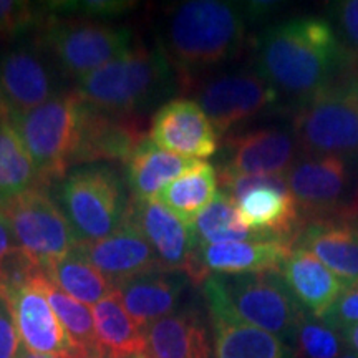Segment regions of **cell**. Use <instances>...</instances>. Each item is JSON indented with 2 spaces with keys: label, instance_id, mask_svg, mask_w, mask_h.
I'll use <instances>...</instances> for the list:
<instances>
[{
  "label": "cell",
  "instance_id": "1",
  "mask_svg": "<svg viewBox=\"0 0 358 358\" xmlns=\"http://www.w3.org/2000/svg\"><path fill=\"white\" fill-rule=\"evenodd\" d=\"M257 71L299 105L347 77L352 53L322 17H295L272 25L257 45Z\"/></svg>",
  "mask_w": 358,
  "mask_h": 358
},
{
  "label": "cell",
  "instance_id": "2",
  "mask_svg": "<svg viewBox=\"0 0 358 358\" xmlns=\"http://www.w3.org/2000/svg\"><path fill=\"white\" fill-rule=\"evenodd\" d=\"M248 10L222 0H189L163 20L159 48L171 64L179 87H194L196 75L224 64L243 48Z\"/></svg>",
  "mask_w": 358,
  "mask_h": 358
},
{
  "label": "cell",
  "instance_id": "3",
  "mask_svg": "<svg viewBox=\"0 0 358 358\" xmlns=\"http://www.w3.org/2000/svg\"><path fill=\"white\" fill-rule=\"evenodd\" d=\"M179 87L171 64L159 47L133 45L77 83L85 103L115 115L140 116Z\"/></svg>",
  "mask_w": 358,
  "mask_h": 358
},
{
  "label": "cell",
  "instance_id": "4",
  "mask_svg": "<svg viewBox=\"0 0 358 358\" xmlns=\"http://www.w3.org/2000/svg\"><path fill=\"white\" fill-rule=\"evenodd\" d=\"M34 34L65 78L77 83L133 47L128 27L78 15L47 12Z\"/></svg>",
  "mask_w": 358,
  "mask_h": 358
},
{
  "label": "cell",
  "instance_id": "5",
  "mask_svg": "<svg viewBox=\"0 0 358 358\" xmlns=\"http://www.w3.org/2000/svg\"><path fill=\"white\" fill-rule=\"evenodd\" d=\"M128 185L108 163L73 168L60 181L58 201L82 243L110 236L128 216Z\"/></svg>",
  "mask_w": 358,
  "mask_h": 358
},
{
  "label": "cell",
  "instance_id": "6",
  "mask_svg": "<svg viewBox=\"0 0 358 358\" xmlns=\"http://www.w3.org/2000/svg\"><path fill=\"white\" fill-rule=\"evenodd\" d=\"M82 105V98L70 90L38 108L8 116L34 161L42 189L62 181L73 169Z\"/></svg>",
  "mask_w": 358,
  "mask_h": 358
},
{
  "label": "cell",
  "instance_id": "7",
  "mask_svg": "<svg viewBox=\"0 0 358 358\" xmlns=\"http://www.w3.org/2000/svg\"><path fill=\"white\" fill-rule=\"evenodd\" d=\"M292 124L303 156H358V77L347 75L301 103Z\"/></svg>",
  "mask_w": 358,
  "mask_h": 358
},
{
  "label": "cell",
  "instance_id": "8",
  "mask_svg": "<svg viewBox=\"0 0 358 358\" xmlns=\"http://www.w3.org/2000/svg\"><path fill=\"white\" fill-rule=\"evenodd\" d=\"M285 181L307 222L355 216L358 209L357 156H302L285 173Z\"/></svg>",
  "mask_w": 358,
  "mask_h": 358
},
{
  "label": "cell",
  "instance_id": "9",
  "mask_svg": "<svg viewBox=\"0 0 358 358\" xmlns=\"http://www.w3.org/2000/svg\"><path fill=\"white\" fill-rule=\"evenodd\" d=\"M219 182L250 231L266 241L295 244L306 221L290 194L285 174L219 176Z\"/></svg>",
  "mask_w": 358,
  "mask_h": 358
},
{
  "label": "cell",
  "instance_id": "10",
  "mask_svg": "<svg viewBox=\"0 0 358 358\" xmlns=\"http://www.w3.org/2000/svg\"><path fill=\"white\" fill-rule=\"evenodd\" d=\"M217 280L227 303L241 320L292 348L303 308L280 272L217 275Z\"/></svg>",
  "mask_w": 358,
  "mask_h": 358
},
{
  "label": "cell",
  "instance_id": "11",
  "mask_svg": "<svg viewBox=\"0 0 358 358\" xmlns=\"http://www.w3.org/2000/svg\"><path fill=\"white\" fill-rule=\"evenodd\" d=\"M65 83V75L35 34L0 52V95L8 116L27 113L70 92Z\"/></svg>",
  "mask_w": 358,
  "mask_h": 358
},
{
  "label": "cell",
  "instance_id": "12",
  "mask_svg": "<svg viewBox=\"0 0 358 358\" xmlns=\"http://www.w3.org/2000/svg\"><path fill=\"white\" fill-rule=\"evenodd\" d=\"M2 209L17 244L32 254L43 271L82 243L60 206L42 187L17 196Z\"/></svg>",
  "mask_w": 358,
  "mask_h": 358
},
{
  "label": "cell",
  "instance_id": "13",
  "mask_svg": "<svg viewBox=\"0 0 358 358\" xmlns=\"http://www.w3.org/2000/svg\"><path fill=\"white\" fill-rule=\"evenodd\" d=\"M128 217L146 237L164 271L182 272L192 284H204L209 275L201 264V245L192 226L182 222L158 201L131 199Z\"/></svg>",
  "mask_w": 358,
  "mask_h": 358
},
{
  "label": "cell",
  "instance_id": "14",
  "mask_svg": "<svg viewBox=\"0 0 358 358\" xmlns=\"http://www.w3.org/2000/svg\"><path fill=\"white\" fill-rule=\"evenodd\" d=\"M277 100L279 92L259 71L243 70L206 80L198 87L196 103L217 134H224L271 108Z\"/></svg>",
  "mask_w": 358,
  "mask_h": 358
},
{
  "label": "cell",
  "instance_id": "15",
  "mask_svg": "<svg viewBox=\"0 0 358 358\" xmlns=\"http://www.w3.org/2000/svg\"><path fill=\"white\" fill-rule=\"evenodd\" d=\"M203 292L211 317L216 358H297L292 348L274 335L236 315L224 297L217 275L206 279Z\"/></svg>",
  "mask_w": 358,
  "mask_h": 358
},
{
  "label": "cell",
  "instance_id": "16",
  "mask_svg": "<svg viewBox=\"0 0 358 358\" xmlns=\"http://www.w3.org/2000/svg\"><path fill=\"white\" fill-rule=\"evenodd\" d=\"M145 138L140 116L108 113L83 101L73 168L113 161L127 163Z\"/></svg>",
  "mask_w": 358,
  "mask_h": 358
},
{
  "label": "cell",
  "instance_id": "17",
  "mask_svg": "<svg viewBox=\"0 0 358 358\" xmlns=\"http://www.w3.org/2000/svg\"><path fill=\"white\" fill-rule=\"evenodd\" d=\"M299 146L294 133L280 128H257L226 141L219 176L285 174L297 161Z\"/></svg>",
  "mask_w": 358,
  "mask_h": 358
},
{
  "label": "cell",
  "instance_id": "18",
  "mask_svg": "<svg viewBox=\"0 0 358 358\" xmlns=\"http://www.w3.org/2000/svg\"><path fill=\"white\" fill-rule=\"evenodd\" d=\"M148 138L161 150L189 159L211 158L219 146V134L196 101L176 98L156 110Z\"/></svg>",
  "mask_w": 358,
  "mask_h": 358
},
{
  "label": "cell",
  "instance_id": "19",
  "mask_svg": "<svg viewBox=\"0 0 358 358\" xmlns=\"http://www.w3.org/2000/svg\"><path fill=\"white\" fill-rule=\"evenodd\" d=\"M78 248L113 289L134 277L164 271L153 248L128 216L110 236L93 243H80Z\"/></svg>",
  "mask_w": 358,
  "mask_h": 358
},
{
  "label": "cell",
  "instance_id": "20",
  "mask_svg": "<svg viewBox=\"0 0 358 358\" xmlns=\"http://www.w3.org/2000/svg\"><path fill=\"white\" fill-rule=\"evenodd\" d=\"M40 277L27 287L7 294L22 345L37 355L77 358L69 334L40 287Z\"/></svg>",
  "mask_w": 358,
  "mask_h": 358
},
{
  "label": "cell",
  "instance_id": "21",
  "mask_svg": "<svg viewBox=\"0 0 358 358\" xmlns=\"http://www.w3.org/2000/svg\"><path fill=\"white\" fill-rule=\"evenodd\" d=\"M146 358H213L208 319L194 302L146 329Z\"/></svg>",
  "mask_w": 358,
  "mask_h": 358
},
{
  "label": "cell",
  "instance_id": "22",
  "mask_svg": "<svg viewBox=\"0 0 358 358\" xmlns=\"http://www.w3.org/2000/svg\"><path fill=\"white\" fill-rule=\"evenodd\" d=\"M189 284L191 279L182 272L155 271L123 282L115 290L131 319L146 330L182 306Z\"/></svg>",
  "mask_w": 358,
  "mask_h": 358
},
{
  "label": "cell",
  "instance_id": "23",
  "mask_svg": "<svg viewBox=\"0 0 358 358\" xmlns=\"http://www.w3.org/2000/svg\"><path fill=\"white\" fill-rule=\"evenodd\" d=\"M294 248L312 252L340 280H358V221L320 219L307 222Z\"/></svg>",
  "mask_w": 358,
  "mask_h": 358
},
{
  "label": "cell",
  "instance_id": "24",
  "mask_svg": "<svg viewBox=\"0 0 358 358\" xmlns=\"http://www.w3.org/2000/svg\"><path fill=\"white\" fill-rule=\"evenodd\" d=\"M294 245L280 241H239L201 248L199 257L206 274L245 275L280 272Z\"/></svg>",
  "mask_w": 358,
  "mask_h": 358
},
{
  "label": "cell",
  "instance_id": "25",
  "mask_svg": "<svg viewBox=\"0 0 358 358\" xmlns=\"http://www.w3.org/2000/svg\"><path fill=\"white\" fill-rule=\"evenodd\" d=\"M280 274L303 310L319 319L334 306L345 287V282L340 280L325 264L302 248L292 249Z\"/></svg>",
  "mask_w": 358,
  "mask_h": 358
},
{
  "label": "cell",
  "instance_id": "26",
  "mask_svg": "<svg viewBox=\"0 0 358 358\" xmlns=\"http://www.w3.org/2000/svg\"><path fill=\"white\" fill-rule=\"evenodd\" d=\"M198 159H189L171 151L161 150L150 138H145L124 166L127 185L131 199L153 201L174 179L196 166Z\"/></svg>",
  "mask_w": 358,
  "mask_h": 358
},
{
  "label": "cell",
  "instance_id": "27",
  "mask_svg": "<svg viewBox=\"0 0 358 358\" xmlns=\"http://www.w3.org/2000/svg\"><path fill=\"white\" fill-rule=\"evenodd\" d=\"M96 353L106 358H146V330L131 319L116 290L92 308Z\"/></svg>",
  "mask_w": 358,
  "mask_h": 358
},
{
  "label": "cell",
  "instance_id": "28",
  "mask_svg": "<svg viewBox=\"0 0 358 358\" xmlns=\"http://www.w3.org/2000/svg\"><path fill=\"white\" fill-rule=\"evenodd\" d=\"M217 182L216 168L204 161H198L194 168L169 182L153 201H158L182 222L192 226L196 217L217 196Z\"/></svg>",
  "mask_w": 358,
  "mask_h": 358
},
{
  "label": "cell",
  "instance_id": "29",
  "mask_svg": "<svg viewBox=\"0 0 358 358\" xmlns=\"http://www.w3.org/2000/svg\"><path fill=\"white\" fill-rule=\"evenodd\" d=\"M40 187L37 169L10 118L0 120V208Z\"/></svg>",
  "mask_w": 358,
  "mask_h": 358
},
{
  "label": "cell",
  "instance_id": "30",
  "mask_svg": "<svg viewBox=\"0 0 358 358\" xmlns=\"http://www.w3.org/2000/svg\"><path fill=\"white\" fill-rule=\"evenodd\" d=\"M45 274L58 289L85 306H95L115 290L101 272L85 257L80 248L48 266Z\"/></svg>",
  "mask_w": 358,
  "mask_h": 358
},
{
  "label": "cell",
  "instance_id": "31",
  "mask_svg": "<svg viewBox=\"0 0 358 358\" xmlns=\"http://www.w3.org/2000/svg\"><path fill=\"white\" fill-rule=\"evenodd\" d=\"M192 232L201 248L239 241H266L245 226L236 203L222 191H219L213 203L196 217Z\"/></svg>",
  "mask_w": 358,
  "mask_h": 358
},
{
  "label": "cell",
  "instance_id": "32",
  "mask_svg": "<svg viewBox=\"0 0 358 358\" xmlns=\"http://www.w3.org/2000/svg\"><path fill=\"white\" fill-rule=\"evenodd\" d=\"M43 294L47 295L48 302L57 313L58 320L64 325L77 352V358L96 353V335H95V320L93 312L85 303L75 301L64 290L58 289L53 282L43 274L38 280Z\"/></svg>",
  "mask_w": 358,
  "mask_h": 358
},
{
  "label": "cell",
  "instance_id": "33",
  "mask_svg": "<svg viewBox=\"0 0 358 358\" xmlns=\"http://www.w3.org/2000/svg\"><path fill=\"white\" fill-rule=\"evenodd\" d=\"M292 350L297 358H340L347 347L338 330L303 310Z\"/></svg>",
  "mask_w": 358,
  "mask_h": 358
},
{
  "label": "cell",
  "instance_id": "34",
  "mask_svg": "<svg viewBox=\"0 0 358 358\" xmlns=\"http://www.w3.org/2000/svg\"><path fill=\"white\" fill-rule=\"evenodd\" d=\"M43 3L0 0V45H10L30 30H35L45 19Z\"/></svg>",
  "mask_w": 358,
  "mask_h": 358
},
{
  "label": "cell",
  "instance_id": "35",
  "mask_svg": "<svg viewBox=\"0 0 358 358\" xmlns=\"http://www.w3.org/2000/svg\"><path fill=\"white\" fill-rule=\"evenodd\" d=\"M42 274H45V271L37 259L20 245L8 249L0 257V290L6 294L27 287Z\"/></svg>",
  "mask_w": 358,
  "mask_h": 358
},
{
  "label": "cell",
  "instance_id": "36",
  "mask_svg": "<svg viewBox=\"0 0 358 358\" xmlns=\"http://www.w3.org/2000/svg\"><path fill=\"white\" fill-rule=\"evenodd\" d=\"M45 10L57 15H78L87 19H113L133 10L138 2L129 0H83V2H45Z\"/></svg>",
  "mask_w": 358,
  "mask_h": 358
},
{
  "label": "cell",
  "instance_id": "37",
  "mask_svg": "<svg viewBox=\"0 0 358 358\" xmlns=\"http://www.w3.org/2000/svg\"><path fill=\"white\" fill-rule=\"evenodd\" d=\"M322 320L338 332L358 324V280L345 284L342 294L322 317Z\"/></svg>",
  "mask_w": 358,
  "mask_h": 358
},
{
  "label": "cell",
  "instance_id": "38",
  "mask_svg": "<svg viewBox=\"0 0 358 358\" xmlns=\"http://www.w3.org/2000/svg\"><path fill=\"white\" fill-rule=\"evenodd\" d=\"M22 340L7 294L0 290V358H19Z\"/></svg>",
  "mask_w": 358,
  "mask_h": 358
},
{
  "label": "cell",
  "instance_id": "39",
  "mask_svg": "<svg viewBox=\"0 0 358 358\" xmlns=\"http://www.w3.org/2000/svg\"><path fill=\"white\" fill-rule=\"evenodd\" d=\"M335 20H337L340 38L353 52L358 53V0H345L335 6Z\"/></svg>",
  "mask_w": 358,
  "mask_h": 358
},
{
  "label": "cell",
  "instance_id": "40",
  "mask_svg": "<svg viewBox=\"0 0 358 358\" xmlns=\"http://www.w3.org/2000/svg\"><path fill=\"white\" fill-rule=\"evenodd\" d=\"M15 245L19 244H17L15 236H13L10 222H8L3 209L0 208V257H2L8 249L15 248Z\"/></svg>",
  "mask_w": 358,
  "mask_h": 358
},
{
  "label": "cell",
  "instance_id": "41",
  "mask_svg": "<svg viewBox=\"0 0 358 358\" xmlns=\"http://www.w3.org/2000/svg\"><path fill=\"white\" fill-rule=\"evenodd\" d=\"M340 334H342L347 350L355 353V355L358 357V324L348 327V329L342 330Z\"/></svg>",
  "mask_w": 358,
  "mask_h": 358
},
{
  "label": "cell",
  "instance_id": "42",
  "mask_svg": "<svg viewBox=\"0 0 358 358\" xmlns=\"http://www.w3.org/2000/svg\"><path fill=\"white\" fill-rule=\"evenodd\" d=\"M19 358H66V357H52V355H37V353H32L25 348H22Z\"/></svg>",
  "mask_w": 358,
  "mask_h": 358
},
{
  "label": "cell",
  "instance_id": "43",
  "mask_svg": "<svg viewBox=\"0 0 358 358\" xmlns=\"http://www.w3.org/2000/svg\"><path fill=\"white\" fill-rule=\"evenodd\" d=\"M6 116H8V111H7L6 103H3V98H2V95H0V120L6 118Z\"/></svg>",
  "mask_w": 358,
  "mask_h": 358
},
{
  "label": "cell",
  "instance_id": "44",
  "mask_svg": "<svg viewBox=\"0 0 358 358\" xmlns=\"http://www.w3.org/2000/svg\"><path fill=\"white\" fill-rule=\"evenodd\" d=\"M340 358H358L357 355H355V353H352V352H345V353H343V355L342 357H340Z\"/></svg>",
  "mask_w": 358,
  "mask_h": 358
},
{
  "label": "cell",
  "instance_id": "45",
  "mask_svg": "<svg viewBox=\"0 0 358 358\" xmlns=\"http://www.w3.org/2000/svg\"><path fill=\"white\" fill-rule=\"evenodd\" d=\"M82 358H106V357L100 355V353H92V355H87V357H82Z\"/></svg>",
  "mask_w": 358,
  "mask_h": 358
},
{
  "label": "cell",
  "instance_id": "46",
  "mask_svg": "<svg viewBox=\"0 0 358 358\" xmlns=\"http://www.w3.org/2000/svg\"><path fill=\"white\" fill-rule=\"evenodd\" d=\"M353 221H358V214H357V217H355V219H353Z\"/></svg>",
  "mask_w": 358,
  "mask_h": 358
}]
</instances>
